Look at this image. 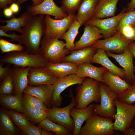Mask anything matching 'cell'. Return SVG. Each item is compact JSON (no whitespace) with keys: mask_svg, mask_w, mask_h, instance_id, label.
Returning <instances> with one entry per match:
<instances>
[{"mask_svg":"<svg viewBox=\"0 0 135 135\" xmlns=\"http://www.w3.org/2000/svg\"><path fill=\"white\" fill-rule=\"evenodd\" d=\"M44 15L32 16L27 24L22 28L21 41L19 44L25 46L26 50L32 54L39 53L42 37L46 28Z\"/></svg>","mask_w":135,"mask_h":135,"instance_id":"cell-1","label":"cell"},{"mask_svg":"<svg viewBox=\"0 0 135 135\" xmlns=\"http://www.w3.org/2000/svg\"><path fill=\"white\" fill-rule=\"evenodd\" d=\"M66 46V42L63 41L44 35L41 41L39 53L48 63L62 62L70 52L65 48Z\"/></svg>","mask_w":135,"mask_h":135,"instance_id":"cell-2","label":"cell"},{"mask_svg":"<svg viewBox=\"0 0 135 135\" xmlns=\"http://www.w3.org/2000/svg\"><path fill=\"white\" fill-rule=\"evenodd\" d=\"M76 91V108H84L93 102H100L99 82L94 79L86 77L81 84H78Z\"/></svg>","mask_w":135,"mask_h":135,"instance_id":"cell-3","label":"cell"},{"mask_svg":"<svg viewBox=\"0 0 135 135\" xmlns=\"http://www.w3.org/2000/svg\"><path fill=\"white\" fill-rule=\"evenodd\" d=\"M0 61L22 68H44L48 63L40 53L33 54L26 50L8 52L0 59Z\"/></svg>","mask_w":135,"mask_h":135,"instance_id":"cell-4","label":"cell"},{"mask_svg":"<svg viewBox=\"0 0 135 135\" xmlns=\"http://www.w3.org/2000/svg\"><path fill=\"white\" fill-rule=\"evenodd\" d=\"M112 119L93 113L85 121L79 135H112L114 134Z\"/></svg>","mask_w":135,"mask_h":135,"instance_id":"cell-5","label":"cell"},{"mask_svg":"<svg viewBox=\"0 0 135 135\" xmlns=\"http://www.w3.org/2000/svg\"><path fill=\"white\" fill-rule=\"evenodd\" d=\"M100 100V104H95L94 114L113 119L116 112L115 101L117 95L105 83L99 82Z\"/></svg>","mask_w":135,"mask_h":135,"instance_id":"cell-6","label":"cell"},{"mask_svg":"<svg viewBox=\"0 0 135 135\" xmlns=\"http://www.w3.org/2000/svg\"><path fill=\"white\" fill-rule=\"evenodd\" d=\"M69 95L72 100L68 105L61 108L53 106L51 108H48L46 111L48 118L64 126L73 133L74 124L73 120L70 115V111L72 108L76 106L77 103L72 90H70Z\"/></svg>","mask_w":135,"mask_h":135,"instance_id":"cell-7","label":"cell"},{"mask_svg":"<svg viewBox=\"0 0 135 135\" xmlns=\"http://www.w3.org/2000/svg\"><path fill=\"white\" fill-rule=\"evenodd\" d=\"M116 112L114 118V130L121 131L124 133L130 127L131 123L135 116V106L128 104L116 99Z\"/></svg>","mask_w":135,"mask_h":135,"instance_id":"cell-8","label":"cell"},{"mask_svg":"<svg viewBox=\"0 0 135 135\" xmlns=\"http://www.w3.org/2000/svg\"><path fill=\"white\" fill-rule=\"evenodd\" d=\"M75 14H70L61 19H54L50 16L46 15L44 20L46 28L45 35L61 40L76 18Z\"/></svg>","mask_w":135,"mask_h":135,"instance_id":"cell-9","label":"cell"},{"mask_svg":"<svg viewBox=\"0 0 135 135\" xmlns=\"http://www.w3.org/2000/svg\"><path fill=\"white\" fill-rule=\"evenodd\" d=\"M126 11V8H124L116 16L104 19L93 18L84 24H89L96 26L100 30L104 39H106L116 34L120 21Z\"/></svg>","mask_w":135,"mask_h":135,"instance_id":"cell-10","label":"cell"},{"mask_svg":"<svg viewBox=\"0 0 135 135\" xmlns=\"http://www.w3.org/2000/svg\"><path fill=\"white\" fill-rule=\"evenodd\" d=\"M132 40L128 39L117 31L112 36L104 40H99L91 46L96 48H100L105 52L122 54Z\"/></svg>","mask_w":135,"mask_h":135,"instance_id":"cell-11","label":"cell"},{"mask_svg":"<svg viewBox=\"0 0 135 135\" xmlns=\"http://www.w3.org/2000/svg\"><path fill=\"white\" fill-rule=\"evenodd\" d=\"M26 12L32 16L45 14L54 16L56 19H63L68 15L61 7L57 6L53 0H44L41 3L35 6L28 5Z\"/></svg>","mask_w":135,"mask_h":135,"instance_id":"cell-12","label":"cell"},{"mask_svg":"<svg viewBox=\"0 0 135 135\" xmlns=\"http://www.w3.org/2000/svg\"><path fill=\"white\" fill-rule=\"evenodd\" d=\"M85 78L80 77L76 74H74L58 78L53 85L54 90L51 102L53 106L60 107L62 104L61 93L71 86L81 84Z\"/></svg>","mask_w":135,"mask_h":135,"instance_id":"cell-13","label":"cell"},{"mask_svg":"<svg viewBox=\"0 0 135 135\" xmlns=\"http://www.w3.org/2000/svg\"><path fill=\"white\" fill-rule=\"evenodd\" d=\"M106 52L108 56L115 59L123 68L126 73V81L130 84H132L135 78L134 72V66L133 62L134 56L128 47L122 54H115L110 52Z\"/></svg>","mask_w":135,"mask_h":135,"instance_id":"cell-14","label":"cell"},{"mask_svg":"<svg viewBox=\"0 0 135 135\" xmlns=\"http://www.w3.org/2000/svg\"><path fill=\"white\" fill-rule=\"evenodd\" d=\"M84 32L78 40L76 41L73 50L90 47L103 38L100 30L96 26L85 24Z\"/></svg>","mask_w":135,"mask_h":135,"instance_id":"cell-15","label":"cell"},{"mask_svg":"<svg viewBox=\"0 0 135 135\" xmlns=\"http://www.w3.org/2000/svg\"><path fill=\"white\" fill-rule=\"evenodd\" d=\"M54 90L52 84H42L36 86L28 85L24 90V94L37 97L41 100L48 108H51Z\"/></svg>","mask_w":135,"mask_h":135,"instance_id":"cell-16","label":"cell"},{"mask_svg":"<svg viewBox=\"0 0 135 135\" xmlns=\"http://www.w3.org/2000/svg\"><path fill=\"white\" fill-rule=\"evenodd\" d=\"M58 78L52 75L44 68H32L28 76V85L36 86L42 84L53 85Z\"/></svg>","mask_w":135,"mask_h":135,"instance_id":"cell-17","label":"cell"},{"mask_svg":"<svg viewBox=\"0 0 135 135\" xmlns=\"http://www.w3.org/2000/svg\"><path fill=\"white\" fill-rule=\"evenodd\" d=\"M108 56L103 50L100 48H97L96 53L91 59L90 62L102 65L112 74L125 80L126 75L124 70L115 65Z\"/></svg>","mask_w":135,"mask_h":135,"instance_id":"cell-18","label":"cell"},{"mask_svg":"<svg viewBox=\"0 0 135 135\" xmlns=\"http://www.w3.org/2000/svg\"><path fill=\"white\" fill-rule=\"evenodd\" d=\"M31 68H22L14 66L11 74L14 86V95L22 94L28 85V76Z\"/></svg>","mask_w":135,"mask_h":135,"instance_id":"cell-19","label":"cell"},{"mask_svg":"<svg viewBox=\"0 0 135 135\" xmlns=\"http://www.w3.org/2000/svg\"><path fill=\"white\" fill-rule=\"evenodd\" d=\"M78 65L69 62L58 63H48L44 68L52 75L60 78L70 74H76Z\"/></svg>","mask_w":135,"mask_h":135,"instance_id":"cell-20","label":"cell"},{"mask_svg":"<svg viewBox=\"0 0 135 135\" xmlns=\"http://www.w3.org/2000/svg\"><path fill=\"white\" fill-rule=\"evenodd\" d=\"M94 104L91 103L86 108L82 109H77L74 107L71 109L70 115L73 120L74 124L73 135H79L83 123L94 113Z\"/></svg>","mask_w":135,"mask_h":135,"instance_id":"cell-21","label":"cell"},{"mask_svg":"<svg viewBox=\"0 0 135 135\" xmlns=\"http://www.w3.org/2000/svg\"><path fill=\"white\" fill-rule=\"evenodd\" d=\"M96 49L95 48L90 46L71 51L70 54L65 56L63 62H69L78 65L84 63L90 62Z\"/></svg>","mask_w":135,"mask_h":135,"instance_id":"cell-22","label":"cell"},{"mask_svg":"<svg viewBox=\"0 0 135 135\" xmlns=\"http://www.w3.org/2000/svg\"><path fill=\"white\" fill-rule=\"evenodd\" d=\"M108 70L103 66L97 67L92 65L90 62H86L78 65L76 74L80 77H88L104 83L102 74Z\"/></svg>","mask_w":135,"mask_h":135,"instance_id":"cell-23","label":"cell"},{"mask_svg":"<svg viewBox=\"0 0 135 135\" xmlns=\"http://www.w3.org/2000/svg\"><path fill=\"white\" fill-rule=\"evenodd\" d=\"M100 0H83L78 10L76 18L81 26L93 18Z\"/></svg>","mask_w":135,"mask_h":135,"instance_id":"cell-24","label":"cell"},{"mask_svg":"<svg viewBox=\"0 0 135 135\" xmlns=\"http://www.w3.org/2000/svg\"><path fill=\"white\" fill-rule=\"evenodd\" d=\"M32 16L26 12L22 13L18 18H16L14 15L9 20H1V22H6V24L0 26V30L6 33L9 31L14 30L22 34V28L27 24Z\"/></svg>","mask_w":135,"mask_h":135,"instance_id":"cell-25","label":"cell"},{"mask_svg":"<svg viewBox=\"0 0 135 135\" xmlns=\"http://www.w3.org/2000/svg\"><path fill=\"white\" fill-rule=\"evenodd\" d=\"M102 78L104 83L117 96L128 88L130 85L125 80L112 74L108 70L103 74Z\"/></svg>","mask_w":135,"mask_h":135,"instance_id":"cell-26","label":"cell"},{"mask_svg":"<svg viewBox=\"0 0 135 135\" xmlns=\"http://www.w3.org/2000/svg\"><path fill=\"white\" fill-rule=\"evenodd\" d=\"M119 0H100L96 7L93 18H102L115 16Z\"/></svg>","mask_w":135,"mask_h":135,"instance_id":"cell-27","label":"cell"},{"mask_svg":"<svg viewBox=\"0 0 135 135\" xmlns=\"http://www.w3.org/2000/svg\"><path fill=\"white\" fill-rule=\"evenodd\" d=\"M23 106L22 113L29 121L34 123L39 124L47 118L48 114L46 110L37 109L32 106L23 98Z\"/></svg>","mask_w":135,"mask_h":135,"instance_id":"cell-28","label":"cell"},{"mask_svg":"<svg viewBox=\"0 0 135 135\" xmlns=\"http://www.w3.org/2000/svg\"><path fill=\"white\" fill-rule=\"evenodd\" d=\"M23 98L22 94L0 95V104L10 110L22 113Z\"/></svg>","mask_w":135,"mask_h":135,"instance_id":"cell-29","label":"cell"},{"mask_svg":"<svg viewBox=\"0 0 135 135\" xmlns=\"http://www.w3.org/2000/svg\"><path fill=\"white\" fill-rule=\"evenodd\" d=\"M81 26L76 18L68 30L62 36L61 40H64L66 44L65 48L70 52L73 50L74 47V41L78 32V30Z\"/></svg>","mask_w":135,"mask_h":135,"instance_id":"cell-30","label":"cell"},{"mask_svg":"<svg viewBox=\"0 0 135 135\" xmlns=\"http://www.w3.org/2000/svg\"><path fill=\"white\" fill-rule=\"evenodd\" d=\"M12 121L6 111L2 110L0 113V134L14 135L18 132Z\"/></svg>","mask_w":135,"mask_h":135,"instance_id":"cell-31","label":"cell"},{"mask_svg":"<svg viewBox=\"0 0 135 135\" xmlns=\"http://www.w3.org/2000/svg\"><path fill=\"white\" fill-rule=\"evenodd\" d=\"M38 126L48 131L53 132L57 135H70L71 132L64 126L57 124L48 118L41 121Z\"/></svg>","mask_w":135,"mask_h":135,"instance_id":"cell-32","label":"cell"},{"mask_svg":"<svg viewBox=\"0 0 135 135\" xmlns=\"http://www.w3.org/2000/svg\"><path fill=\"white\" fill-rule=\"evenodd\" d=\"M6 111L12 121L21 130L32 124L23 114L10 109Z\"/></svg>","mask_w":135,"mask_h":135,"instance_id":"cell-33","label":"cell"},{"mask_svg":"<svg viewBox=\"0 0 135 135\" xmlns=\"http://www.w3.org/2000/svg\"><path fill=\"white\" fill-rule=\"evenodd\" d=\"M119 101L128 104L135 102V85H130V87L123 92L117 96Z\"/></svg>","mask_w":135,"mask_h":135,"instance_id":"cell-34","label":"cell"},{"mask_svg":"<svg viewBox=\"0 0 135 135\" xmlns=\"http://www.w3.org/2000/svg\"><path fill=\"white\" fill-rule=\"evenodd\" d=\"M83 0H62L61 8L68 15L75 14Z\"/></svg>","mask_w":135,"mask_h":135,"instance_id":"cell-35","label":"cell"},{"mask_svg":"<svg viewBox=\"0 0 135 135\" xmlns=\"http://www.w3.org/2000/svg\"><path fill=\"white\" fill-rule=\"evenodd\" d=\"M0 49L2 53L24 50V47L20 44H15L2 38L0 39Z\"/></svg>","mask_w":135,"mask_h":135,"instance_id":"cell-36","label":"cell"},{"mask_svg":"<svg viewBox=\"0 0 135 135\" xmlns=\"http://www.w3.org/2000/svg\"><path fill=\"white\" fill-rule=\"evenodd\" d=\"M14 89L13 79L11 73L2 80L0 87V95L11 94Z\"/></svg>","mask_w":135,"mask_h":135,"instance_id":"cell-37","label":"cell"},{"mask_svg":"<svg viewBox=\"0 0 135 135\" xmlns=\"http://www.w3.org/2000/svg\"><path fill=\"white\" fill-rule=\"evenodd\" d=\"M135 26V10L125 12L121 19L117 28L119 30L124 26Z\"/></svg>","mask_w":135,"mask_h":135,"instance_id":"cell-38","label":"cell"},{"mask_svg":"<svg viewBox=\"0 0 135 135\" xmlns=\"http://www.w3.org/2000/svg\"><path fill=\"white\" fill-rule=\"evenodd\" d=\"M23 97L27 102L32 106L38 109L46 110L48 108L40 99L32 96L24 94Z\"/></svg>","mask_w":135,"mask_h":135,"instance_id":"cell-39","label":"cell"},{"mask_svg":"<svg viewBox=\"0 0 135 135\" xmlns=\"http://www.w3.org/2000/svg\"><path fill=\"white\" fill-rule=\"evenodd\" d=\"M42 128L39 126H36L33 124L30 125L21 130L26 135H40L42 131Z\"/></svg>","mask_w":135,"mask_h":135,"instance_id":"cell-40","label":"cell"},{"mask_svg":"<svg viewBox=\"0 0 135 135\" xmlns=\"http://www.w3.org/2000/svg\"><path fill=\"white\" fill-rule=\"evenodd\" d=\"M118 31L126 38L131 40L134 34V27L129 26H124Z\"/></svg>","mask_w":135,"mask_h":135,"instance_id":"cell-41","label":"cell"},{"mask_svg":"<svg viewBox=\"0 0 135 135\" xmlns=\"http://www.w3.org/2000/svg\"><path fill=\"white\" fill-rule=\"evenodd\" d=\"M2 65L0 63V79L2 80L6 76L11 73L12 68H11L10 65H8L5 67L2 66Z\"/></svg>","mask_w":135,"mask_h":135,"instance_id":"cell-42","label":"cell"},{"mask_svg":"<svg viewBox=\"0 0 135 135\" xmlns=\"http://www.w3.org/2000/svg\"><path fill=\"white\" fill-rule=\"evenodd\" d=\"M0 36H5L10 38L13 41H16L20 43L21 41V35L16 34L14 33L12 34H8L0 30Z\"/></svg>","mask_w":135,"mask_h":135,"instance_id":"cell-43","label":"cell"},{"mask_svg":"<svg viewBox=\"0 0 135 135\" xmlns=\"http://www.w3.org/2000/svg\"><path fill=\"white\" fill-rule=\"evenodd\" d=\"M18 0H0V7L1 8H5L8 4L15 2H16Z\"/></svg>","mask_w":135,"mask_h":135,"instance_id":"cell-44","label":"cell"},{"mask_svg":"<svg viewBox=\"0 0 135 135\" xmlns=\"http://www.w3.org/2000/svg\"><path fill=\"white\" fill-rule=\"evenodd\" d=\"M30 0L32 2V6H37L41 3L44 0H18L16 2L18 5L21 4L28 0Z\"/></svg>","mask_w":135,"mask_h":135,"instance_id":"cell-45","label":"cell"},{"mask_svg":"<svg viewBox=\"0 0 135 135\" xmlns=\"http://www.w3.org/2000/svg\"><path fill=\"white\" fill-rule=\"evenodd\" d=\"M128 47L133 54L135 60V40H132L129 44ZM134 72L135 74V66L134 67Z\"/></svg>","mask_w":135,"mask_h":135,"instance_id":"cell-46","label":"cell"},{"mask_svg":"<svg viewBox=\"0 0 135 135\" xmlns=\"http://www.w3.org/2000/svg\"><path fill=\"white\" fill-rule=\"evenodd\" d=\"M135 10V0H131L129 2L126 8V12L133 10Z\"/></svg>","mask_w":135,"mask_h":135,"instance_id":"cell-47","label":"cell"},{"mask_svg":"<svg viewBox=\"0 0 135 135\" xmlns=\"http://www.w3.org/2000/svg\"><path fill=\"white\" fill-rule=\"evenodd\" d=\"M18 5L17 4L13 3L9 8L13 13H16L19 10V7Z\"/></svg>","mask_w":135,"mask_h":135,"instance_id":"cell-48","label":"cell"},{"mask_svg":"<svg viewBox=\"0 0 135 135\" xmlns=\"http://www.w3.org/2000/svg\"><path fill=\"white\" fill-rule=\"evenodd\" d=\"M4 12V15L8 17L12 16L13 13L9 8H5Z\"/></svg>","mask_w":135,"mask_h":135,"instance_id":"cell-49","label":"cell"},{"mask_svg":"<svg viewBox=\"0 0 135 135\" xmlns=\"http://www.w3.org/2000/svg\"><path fill=\"white\" fill-rule=\"evenodd\" d=\"M124 134L125 135H135V130L130 127Z\"/></svg>","mask_w":135,"mask_h":135,"instance_id":"cell-50","label":"cell"},{"mask_svg":"<svg viewBox=\"0 0 135 135\" xmlns=\"http://www.w3.org/2000/svg\"><path fill=\"white\" fill-rule=\"evenodd\" d=\"M44 129L43 128L42 130L41 135H53V134L52 132H50Z\"/></svg>","mask_w":135,"mask_h":135,"instance_id":"cell-51","label":"cell"},{"mask_svg":"<svg viewBox=\"0 0 135 135\" xmlns=\"http://www.w3.org/2000/svg\"><path fill=\"white\" fill-rule=\"evenodd\" d=\"M130 127L135 130V117L132 120Z\"/></svg>","mask_w":135,"mask_h":135,"instance_id":"cell-52","label":"cell"},{"mask_svg":"<svg viewBox=\"0 0 135 135\" xmlns=\"http://www.w3.org/2000/svg\"><path fill=\"white\" fill-rule=\"evenodd\" d=\"M134 36L133 37L132 39V40H135V26L134 27Z\"/></svg>","mask_w":135,"mask_h":135,"instance_id":"cell-53","label":"cell"},{"mask_svg":"<svg viewBox=\"0 0 135 135\" xmlns=\"http://www.w3.org/2000/svg\"><path fill=\"white\" fill-rule=\"evenodd\" d=\"M132 85H135V78L133 81Z\"/></svg>","mask_w":135,"mask_h":135,"instance_id":"cell-54","label":"cell"}]
</instances>
